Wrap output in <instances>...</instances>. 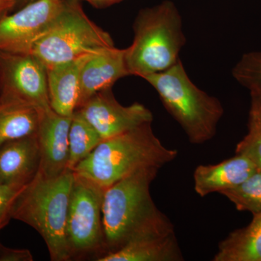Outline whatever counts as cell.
<instances>
[{"label": "cell", "instance_id": "obj_1", "mask_svg": "<svg viewBox=\"0 0 261 261\" xmlns=\"http://www.w3.org/2000/svg\"><path fill=\"white\" fill-rule=\"evenodd\" d=\"M160 169L142 168L105 190V255L116 251L134 239L175 232L171 220L159 210L150 193L151 185Z\"/></svg>", "mask_w": 261, "mask_h": 261}, {"label": "cell", "instance_id": "obj_2", "mask_svg": "<svg viewBox=\"0 0 261 261\" xmlns=\"http://www.w3.org/2000/svg\"><path fill=\"white\" fill-rule=\"evenodd\" d=\"M177 156L178 151L163 145L152 123H147L102 140L73 171L106 189L142 168H162Z\"/></svg>", "mask_w": 261, "mask_h": 261}, {"label": "cell", "instance_id": "obj_3", "mask_svg": "<svg viewBox=\"0 0 261 261\" xmlns=\"http://www.w3.org/2000/svg\"><path fill=\"white\" fill-rule=\"evenodd\" d=\"M74 172L68 169L55 177L38 173L15 197L12 219L32 226L47 245L51 260L69 261L66 223Z\"/></svg>", "mask_w": 261, "mask_h": 261}, {"label": "cell", "instance_id": "obj_4", "mask_svg": "<svg viewBox=\"0 0 261 261\" xmlns=\"http://www.w3.org/2000/svg\"><path fill=\"white\" fill-rule=\"evenodd\" d=\"M177 8L169 0L141 10L133 23V42L126 48L130 75L144 79L176 64L187 42Z\"/></svg>", "mask_w": 261, "mask_h": 261}, {"label": "cell", "instance_id": "obj_5", "mask_svg": "<svg viewBox=\"0 0 261 261\" xmlns=\"http://www.w3.org/2000/svg\"><path fill=\"white\" fill-rule=\"evenodd\" d=\"M159 94L167 112L181 127L192 145L214 139L224 116L221 101L197 87L190 80L181 60L172 67L145 77Z\"/></svg>", "mask_w": 261, "mask_h": 261}, {"label": "cell", "instance_id": "obj_6", "mask_svg": "<svg viewBox=\"0 0 261 261\" xmlns=\"http://www.w3.org/2000/svg\"><path fill=\"white\" fill-rule=\"evenodd\" d=\"M113 47L109 33L86 14L82 0H63L59 13L34 44L32 54L47 68Z\"/></svg>", "mask_w": 261, "mask_h": 261}, {"label": "cell", "instance_id": "obj_7", "mask_svg": "<svg viewBox=\"0 0 261 261\" xmlns=\"http://www.w3.org/2000/svg\"><path fill=\"white\" fill-rule=\"evenodd\" d=\"M105 190L74 172L66 223L70 260L98 261L106 254L102 214Z\"/></svg>", "mask_w": 261, "mask_h": 261}, {"label": "cell", "instance_id": "obj_8", "mask_svg": "<svg viewBox=\"0 0 261 261\" xmlns=\"http://www.w3.org/2000/svg\"><path fill=\"white\" fill-rule=\"evenodd\" d=\"M0 96L30 103L39 110L51 108L45 65L32 54L0 51Z\"/></svg>", "mask_w": 261, "mask_h": 261}, {"label": "cell", "instance_id": "obj_9", "mask_svg": "<svg viewBox=\"0 0 261 261\" xmlns=\"http://www.w3.org/2000/svg\"><path fill=\"white\" fill-rule=\"evenodd\" d=\"M63 0H36L0 20V51L32 54L54 21Z\"/></svg>", "mask_w": 261, "mask_h": 261}, {"label": "cell", "instance_id": "obj_10", "mask_svg": "<svg viewBox=\"0 0 261 261\" xmlns=\"http://www.w3.org/2000/svg\"><path fill=\"white\" fill-rule=\"evenodd\" d=\"M75 111L95 128L102 140L153 121V115L144 105L135 102L124 106L120 104L112 89L94 94Z\"/></svg>", "mask_w": 261, "mask_h": 261}, {"label": "cell", "instance_id": "obj_11", "mask_svg": "<svg viewBox=\"0 0 261 261\" xmlns=\"http://www.w3.org/2000/svg\"><path fill=\"white\" fill-rule=\"evenodd\" d=\"M71 120L51 108L40 110L37 137L41 155L39 173L42 176L55 177L68 169Z\"/></svg>", "mask_w": 261, "mask_h": 261}, {"label": "cell", "instance_id": "obj_12", "mask_svg": "<svg viewBox=\"0 0 261 261\" xmlns=\"http://www.w3.org/2000/svg\"><path fill=\"white\" fill-rule=\"evenodd\" d=\"M128 75L126 49L113 47L93 55L86 62L81 71L76 110L94 94L112 89L116 82Z\"/></svg>", "mask_w": 261, "mask_h": 261}, {"label": "cell", "instance_id": "obj_13", "mask_svg": "<svg viewBox=\"0 0 261 261\" xmlns=\"http://www.w3.org/2000/svg\"><path fill=\"white\" fill-rule=\"evenodd\" d=\"M40 163L37 135L8 141L0 147V183L27 186L37 176Z\"/></svg>", "mask_w": 261, "mask_h": 261}, {"label": "cell", "instance_id": "obj_14", "mask_svg": "<svg viewBox=\"0 0 261 261\" xmlns=\"http://www.w3.org/2000/svg\"><path fill=\"white\" fill-rule=\"evenodd\" d=\"M251 160L243 154L214 165H200L194 171V188L201 197L234 188L258 171Z\"/></svg>", "mask_w": 261, "mask_h": 261}, {"label": "cell", "instance_id": "obj_15", "mask_svg": "<svg viewBox=\"0 0 261 261\" xmlns=\"http://www.w3.org/2000/svg\"><path fill=\"white\" fill-rule=\"evenodd\" d=\"M93 55H88L47 68L48 96L55 112L72 117L78 104L82 67Z\"/></svg>", "mask_w": 261, "mask_h": 261}, {"label": "cell", "instance_id": "obj_16", "mask_svg": "<svg viewBox=\"0 0 261 261\" xmlns=\"http://www.w3.org/2000/svg\"><path fill=\"white\" fill-rule=\"evenodd\" d=\"M185 260L175 232L134 239L98 261H181Z\"/></svg>", "mask_w": 261, "mask_h": 261}, {"label": "cell", "instance_id": "obj_17", "mask_svg": "<svg viewBox=\"0 0 261 261\" xmlns=\"http://www.w3.org/2000/svg\"><path fill=\"white\" fill-rule=\"evenodd\" d=\"M40 110L30 103L0 96V147L6 142L36 135Z\"/></svg>", "mask_w": 261, "mask_h": 261}, {"label": "cell", "instance_id": "obj_18", "mask_svg": "<svg viewBox=\"0 0 261 261\" xmlns=\"http://www.w3.org/2000/svg\"><path fill=\"white\" fill-rule=\"evenodd\" d=\"M220 242L214 261H261V212Z\"/></svg>", "mask_w": 261, "mask_h": 261}, {"label": "cell", "instance_id": "obj_19", "mask_svg": "<svg viewBox=\"0 0 261 261\" xmlns=\"http://www.w3.org/2000/svg\"><path fill=\"white\" fill-rule=\"evenodd\" d=\"M102 140L95 128L78 111L72 116L69 130L68 169L72 170L99 145Z\"/></svg>", "mask_w": 261, "mask_h": 261}, {"label": "cell", "instance_id": "obj_20", "mask_svg": "<svg viewBox=\"0 0 261 261\" xmlns=\"http://www.w3.org/2000/svg\"><path fill=\"white\" fill-rule=\"evenodd\" d=\"M220 194L232 202L237 210L252 214L261 212V170L252 173L238 187Z\"/></svg>", "mask_w": 261, "mask_h": 261}, {"label": "cell", "instance_id": "obj_21", "mask_svg": "<svg viewBox=\"0 0 261 261\" xmlns=\"http://www.w3.org/2000/svg\"><path fill=\"white\" fill-rule=\"evenodd\" d=\"M232 75L249 91L252 100L261 102V51L244 54L233 67Z\"/></svg>", "mask_w": 261, "mask_h": 261}, {"label": "cell", "instance_id": "obj_22", "mask_svg": "<svg viewBox=\"0 0 261 261\" xmlns=\"http://www.w3.org/2000/svg\"><path fill=\"white\" fill-rule=\"evenodd\" d=\"M247 135L237 145L235 154L251 160L261 170V102L251 99Z\"/></svg>", "mask_w": 261, "mask_h": 261}, {"label": "cell", "instance_id": "obj_23", "mask_svg": "<svg viewBox=\"0 0 261 261\" xmlns=\"http://www.w3.org/2000/svg\"><path fill=\"white\" fill-rule=\"evenodd\" d=\"M22 188L0 183V231L9 224L12 219L13 201Z\"/></svg>", "mask_w": 261, "mask_h": 261}, {"label": "cell", "instance_id": "obj_24", "mask_svg": "<svg viewBox=\"0 0 261 261\" xmlns=\"http://www.w3.org/2000/svg\"><path fill=\"white\" fill-rule=\"evenodd\" d=\"M32 252L27 249L10 248L0 242V261H32Z\"/></svg>", "mask_w": 261, "mask_h": 261}, {"label": "cell", "instance_id": "obj_25", "mask_svg": "<svg viewBox=\"0 0 261 261\" xmlns=\"http://www.w3.org/2000/svg\"><path fill=\"white\" fill-rule=\"evenodd\" d=\"M14 2L13 0H0V20L5 15L13 12Z\"/></svg>", "mask_w": 261, "mask_h": 261}, {"label": "cell", "instance_id": "obj_26", "mask_svg": "<svg viewBox=\"0 0 261 261\" xmlns=\"http://www.w3.org/2000/svg\"><path fill=\"white\" fill-rule=\"evenodd\" d=\"M82 1L87 2L94 8L100 9V8H106L112 6L117 3H121L123 0H82Z\"/></svg>", "mask_w": 261, "mask_h": 261}, {"label": "cell", "instance_id": "obj_27", "mask_svg": "<svg viewBox=\"0 0 261 261\" xmlns=\"http://www.w3.org/2000/svg\"><path fill=\"white\" fill-rule=\"evenodd\" d=\"M13 1L14 2L15 4L14 10H13V12H14L15 10L20 9V8H23L25 5L36 1V0H13Z\"/></svg>", "mask_w": 261, "mask_h": 261}]
</instances>
